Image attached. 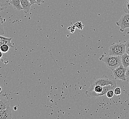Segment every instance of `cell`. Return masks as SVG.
Wrapping results in <instances>:
<instances>
[{"mask_svg": "<svg viewBox=\"0 0 129 119\" xmlns=\"http://www.w3.org/2000/svg\"><path fill=\"white\" fill-rule=\"evenodd\" d=\"M3 10H4V9H3V8L0 7V12H1V11H2Z\"/></svg>", "mask_w": 129, "mask_h": 119, "instance_id": "484cf974", "label": "cell"}, {"mask_svg": "<svg viewBox=\"0 0 129 119\" xmlns=\"http://www.w3.org/2000/svg\"><path fill=\"white\" fill-rule=\"evenodd\" d=\"M2 91V88H1V87L0 86V92Z\"/></svg>", "mask_w": 129, "mask_h": 119, "instance_id": "4316f807", "label": "cell"}, {"mask_svg": "<svg viewBox=\"0 0 129 119\" xmlns=\"http://www.w3.org/2000/svg\"><path fill=\"white\" fill-rule=\"evenodd\" d=\"M114 94H115L117 96H119V95L121 94V89L118 87H117L114 89Z\"/></svg>", "mask_w": 129, "mask_h": 119, "instance_id": "e0dca14e", "label": "cell"}, {"mask_svg": "<svg viewBox=\"0 0 129 119\" xmlns=\"http://www.w3.org/2000/svg\"><path fill=\"white\" fill-rule=\"evenodd\" d=\"M126 75L127 77H129V67H128L126 68Z\"/></svg>", "mask_w": 129, "mask_h": 119, "instance_id": "7402d4cb", "label": "cell"}, {"mask_svg": "<svg viewBox=\"0 0 129 119\" xmlns=\"http://www.w3.org/2000/svg\"><path fill=\"white\" fill-rule=\"evenodd\" d=\"M122 64L124 67L127 68L129 67V55L127 53H124L121 56Z\"/></svg>", "mask_w": 129, "mask_h": 119, "instance_id": "8fae6325", "label": "cell"}, {"mask_svg": "<svg viewBox=\"0 0 129 119\" xmlns=\"http://www.w3.org/2000/svg\"><path fill=\"white\" fill-rule=\"evenodd\" d=\"M10 4V0H0V7L5 9Z\"/></svg>", "mask_w": 129, "mask_h": 119, "instance_id": "7c38bea8", "label": "cell"}, {"mask_svg": "<svg viewBox=\"0 0 129 119\" xmlns=\"http://www.w3.org/2000/svg\"><path fill=\"white\" fill-rule=\"evenodd\" d=\"M116 24L120 27V31L122 32H124L125 29L129 28V13H125L122 16Z\"/></svg>", "mask_w": 129, "mask_h": 119, "instance_id": "8992f818", "label": "cell"}, {"mask_svg": "<svg viewBox=\"0 0 129 119\" xmlns=\"http://www.w3.org/2000/svg\"><path fill=\"white\" fill-rule=\"evenodd\" d=\"M90 84L95 85L101 86L102 87H104L109 85L113 86L114 87H117V83L116 81L111 79L109 78L103 77V78H99L95 79H93L90 81Z\"/></svg>", "mask_w": 129, "mask_h": 119, "instance_id": "277c9868", "label": "cell"}, {"mask_svg": "<svg viewBox=\"0 0 129 119\" xmlns=\"http://www.w3.org/2000/svg\"><path fill=\"white\" fill-rule=\"evenodd\" d=\"M68 30L70 31V33H73L75 31V25H73V26H70V27H69V28H68Z\"/></svg>", "mask_w": 129, "mask_h": 119, "instance_id": "d6986e66", "label": "cell"}, {"mask_svg": "<svg viewBox=\"0 0 129 119\" xmlns=\"http://www.w3.org/2000/svg\"><path fill=\"white\" fill-rule=\"evenodd\" d=\"M114 90H110L107 92L106 95L108 98H112V97H113L114 94Z\"/></svg>", "mask_w": 129, "mask_h": 119, "instance_id": "2e32d148", "label": "cell"}, {"mask_svg": "<svg viewBox=\"0 0 129 119\" xmlns=\"http://www.w3.org/2000/svg\"><path fill=\"white\" fill-rule=\"evenodd\" d=\"M21 5L25 13H28L31 8V4L28 0H20Z\"/></svg>", "mask_w": 129, "mask_h": 119, "instance_id": "ba28073f", "label": "cell"}, {"mask_svg": "<svg viewBox=\"0 0 129 119\" xmlns=\"http://www.w3.org/2000/svg\"><path fill=\"white\" fill-rule=\"evenodd\" d=\"M125 53L129 55V47L126 48V50H125Z\"/></svg>", "mask_w": 129, "mask_h": 119, "instance_id": "cb8c5ba5", "label": "cell"}, {"mask_svg": "<svg viewBox=\"0 0 129 119\" xmlns=\"http://www.w3.org/2000/svg\"><path fill=\"white\" fill-rule=\"evenodd\" d=\"M125 44V46L126 48L127 47H129V39L126 42V43Z\"/></svg>", "mask_w": 129, "mask_h": 119, "instance_id": "603a6c76", "label": "cell"}, {"mask_svg": "<svg viewBox=\"0 0 129 119\" xmlns=\"http://www.w3.org/2000/svg\"><path fill=\"white\" fill-rule=\"evenodd\" d=\"M3 19L1 18H0V36H2L4 35L5 33L4 29L3 26Z\"/></svg>", "mask_w": 129, "mask_h": 119, "instance_id": "9a60e30c", "label": "cell"}, {"mask_svg": "<svg viewBox=\"0 0 129 119\" xmlns=\"http://www.w3.org/2000/svg\"><path fill=\"white\" fill-rule=\"evenodd\" d=\"M13 118V114L10 107L7 109L0 110V119H11Z\"/></svg>", "mask_w": 129, "mask_h": 119, "instance_id": "52a82bcc", "label": "cell"}, {"mask_svg": "<svg viewBox=\"0 0 129 119\" xmlns=\"http://www.w3.org/2000/svg\"><path fill=\"white\" fill-rule=\"evenodd\" d=\"M9 106V102L5 98L0 97V110L7 109Z\"/></svg>", "mask_w": 129, "mask_h": 119, "instance_id": "30bf717a", "label": "cell"}, {"mask_svg": "<svg viewBox=\"0 0 129 119\" xmlns=\"http://www.w3.org/2000/svg\"><path fill=\"white\" fill-rule=\"evenodd\" d=\"M44 0H36V4L38 6L41 5L42 3H44Z\"/></svg>", "mask_w": 129, "mask_h": 119, "instance_id": "ffe728a7", "label": "cell"}, {"mask_svg": "<svg viewBox=\"0 0 129 119\" xmlns=\"http://www.w3.org/2000/svg\"><path fill=\"white\" fill-rule=\"evenodd\" d=\"M115 88V87L111 85L102 87L90 84L89 88L85 91V95L89 98H100L106 94L108 91L114 90Z\"/></svg>", "mask_w": 129, "mask_h": 119, "instance_id": "6da1fadb", "label": "cell"}, {"mask_svg": "<svg viewBox=\"0 0 129 119\" xmlns=\"http://www.w3.org/2000/svg\"><path fill=\"white\" fill-rule=\"evenodd\" d=\"M123 9L125 13H129V0H127L124 3V5L123 6Z\"/></svg>", "mask_w": 129, "mask_h": 119, "instance_id": "5bb4252c", "label": "cell"}, {"mask_svg": "<svg viewBox=\"0 0 129 119\" xmlns=\"http://www.w3.org/2000/svg\"><path fill=\"white\" fill-rule=\"evenodd\" d=\"M9 45L7 44H2L0 46V50L3 53H7L9 49Z\"/></svg>", "mask_w": 129, "mask_h": 119, "instance_id": "4fadbf2b", "label": "cell"}, {"mask_svg": "<svg viewBox=\"0 0 129 119\" xmlns=\"http://www.w3.org/2000/svg\"><path fill=\"white\" fill-rule=\"evenodd\" d=\"M126 68L124 67V66L121 64L119 67L113 71V75L115 79H119L122 81L126 80Z\"/></svg>", "mask_w": 129, "mask_h": 119, "instance_id": "5b68a950", "label": "cell"}, {"mask_svg": "<svg viewBox=\"0 0 129 119\" xmlns=\"http://www.w3.org/2000/svg\"><path fill=\"white\" fill-rule=\"evenodd\" d=\"M75 26L76 28H77L78 29H80L82 30L83 29L84 25H83L82 23L80 22H78L77 23L75 24Z\"/></svg>", "mask_w": 129, "mask_h": 119, "instance_id": "ac0fdd59", "label": "cell"}, {"mask_svg": "<svg viewBox=\"0 0 129 119\" xmlns=\"http://www.w3.org/2000/svg\"><path fill=\"white\" fill-rule=\"evenodd\" d=\"M10 4L13 6L14 8L18 11L23 10V8L21 5L20 0H10Z\"/></svg>", "mask_w": 129, "mask_h": 119, "instance_id": "9c48e42d", "label": "cell"}, {"mask_svg": "<svg viewBox=\"0 0 129 119\" xmlns=\"http://www.w3.org/2000/svg\"><path fill=\"white\" fill-rule=\"evenodd\" d=\"M99 60L103 62L110 70L113 71L122 64L121 56H112L102 55Z\"/></svg>", "mask_w": 129, "mask_h": 119, "instance_id": "7a4b0ae2", "label": "cell"}, {"mask_svg": "<svg viewBox=\"0 0 129 119\" xmlns=\"http://www.w3.org/2000/svg\"><path fill=\"white\" fill-rule=\"evenodd\" d=\"M125 44L121 43H113L109 47V54L112 56H121L125 53Z\"/></svg>", "mask_w": 129, "mask_h": 119, "instance_id": "3957f363", "label": "cell"}, {"mask_svg": "<svg viewBox=\"0 0 129 119\" xmlns=\"http://www.w3.org/2000/svg\"><path fill=\"white\" fill-rule=\"evenodd\" d=\"M3 52H2L1 50H0V59L2 58L3 57Z\"/></svg>", "mask_w": 129, "mask_h": 119, "instance_id": "d4e9b609", "label": "cell"}, {"mask_svg": "<svg viewBox=\"0 0 129 119\" xmlns=\"http://www.w3.org/2000/svg\"><path fill=\"white\" fill-rule=\"evenodd\" d=\"M28 1L31 3V5H34L36 3V0H28Z\"/></svg>", "mask_w": 129, "mask_h": 119, "instance_id": "44dd1931", "label": "cell"}]
</instances>
